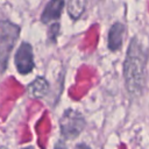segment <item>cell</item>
<instances>
[{"label":"cell","mask_w":149,"mask_h":149,"mask_svg":"<svg viewBox=\"0 0 149 149\" xmlns=\"http://www.w3.org/2000/svg\"><path fill=\"white\" fill-rule=\"evenodd\" d=\"M148 51L137 37L129 42L123 62V78L128 93L132 97H140L143 93L147 81Z\"/></svg>","instance_id":"cell-1"},{"label":"cell","mask_w":149,"mask_h":149,"mask_svg":"<svg viewBox=\"0 0 149 149\" xmlns=\"http://www.w3.org/2000/svg\"><path fill=\"white\" fill-rule=\"evenodd\" d=\"M20 28L9 21H0V70H5L10 51L19 37Z\"/></svg>","instance_id":"cell-2"},{"label":"cell","mask_w":149,"mask_h":149,"mask_svg":"<svg viewBox=\"0 0 149 149\" xmlns=\"http://www.w3.org/2000/svg\"><path fill=\"white\" fill-rule=\"evenodd\" d=\"M59 127L63 137L72 140L83 132L85 127V119L76 109H66L59 120Z\"/></svg>","instance_id":"cell-3"},{"label":"cell","mask_w":149,"mask_h":149,"mask_svg":"<svg viewBox=\"0 0 149 149\" xmlns=\"http://www.w3.org/2000/svg\"><path fill=\"white\" fill-rule=\"evenodd\" d=\"M15 65L20 73L27 74L34 69V57L31 45L23 42L15 54Z\"/></svg>","instance_id":"cell-4"},{"label":"cell","mask_w":149,"mask_h":149,"mask_svg":"<svg viewBox=\"0 0 149 149\" xmlns=\"http://www.w3.org/2000/svg\"><path fill=\"white\" fill-rule=\"evenodd\" d=\"M65 6V0H50L41 16L43 23H49L51 21H57L61 17L63 8Z\"/></svg>","instance_id":"cell-5"},{"label":"cell","mask_w":149,"mask_h":149,"mask_svg":"<svg viewBox=\"0 0 149 149\" xmlns=\"http://www.w3.org/2000/svg\"><path fill=\"white\" fill-rule=\"evenodd\" d=\"M126 28L121 22H115L112 24L108 31V48L112 51H116L121 48L123 42V36Z\"/></svg>","instance_id":"cell-6"},{"label":"cell","mask_w":149,"mask_h":149,"mask_svg":"<svg viewBox=\"0 0 149 149\" xmlns=\"http://www.w3.org/2000/svg\"><path fill=\"white\" fill-rule=\"evenodd\" d=\"M49 91V84L43 77H37L29 86L28 92L33 98H42Z\"/></svg>","instance_id":"cell-7"},{"label":"cell","mask_w":149,"mask_h":149,"mask_svg":"<svg viewBox=\"0 0 149 149\" xmlns=\"http://www.w3.org/2000/svg\"><path fill=\"white\" fill-rule=\"evenodd\" d=\"M85 5H86V0H68L66 2L68 14L73 20L79 19L85 10Z\"/></svg>","instance_id":"cell-8"},{"label":"cell","mask_w":149,"mask_h":149,"mask_svg":"<svg viewBox=\"0 0 149 149\" xmlns=\"http://www.w3.org/2000/svg\"><path fill=\"white\" fill-rule=\"evenodd\" d=\"M74 149H90V147L87 144H85V143H78Z\"/></svg>","instance_id":"cell-9"},{"label":"cell","mask_w":149,"mask_h":149,"mask_svg":"<svg viewBox=\"0 0 149 149\" xmlns=\"http://www.w3.org/2000/svg\"><path fill=\"white\" fill-rule=\"evenodd\" d=\"M23 149H34L33 147H26V148H23Z\"/></svg>","instance_id":"cell-10"},{"label":"cell","mask_w":149,"mask_h":149,"mask_svg":"<svg viewBox=\"0 0 149 149\" xmlns=\"http://www.w3.org/2000/svg\"><path fill=\"white\" fill-rule=\"evenodd\" d=\"M0 149H7L6 147H0Z\"/></svg>","instance_id":"cell-11"}]
</instances>
